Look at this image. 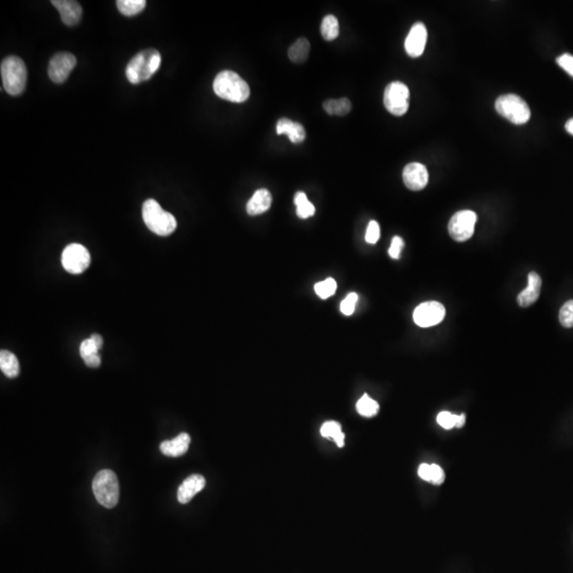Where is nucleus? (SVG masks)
<instances>
[{
    "label": "nucleus",
    "mask_w": 573,
    "mask_h": 573,
    "mask_svg": "<svg viewBox=\"0 0 573 573\" xmlns=\"http://www.w3.org/2000/svg\"><path fill=\"white\" fill-rule=\"evenodd\" d=\"M214 91L218 97L228 101L242 103L250 97V87L238 75L230 70L218 73L214 81Z\"/></svg>",
    "instance_id": "obj_1"
},
{
    "label": "nucleus",
    "mask_w": 573,
    "mask_h": 573,
    "mask_svg": "<svg viewBox=\"0 0 573 573\" xmlns=\"http://www.w3.org/2000/svg\"><path fill=\"white\" fill-rule=\"evenodd\" d=\"M162 57L156 49H147L136 54L126 68L128 82L140 84L151 79L160 68Z\"/></svg>",
    "instance_id": "obj_2"
},
{
    "label": "nucleus",
    "mask_w": 573,
    "mask_h": 573,
    "mask_svg": "<svg viewBox=\"0 0 573 573\" xmlns=\"http://www.w3.org/2000/svg\"><path fill=\"white\" fill-rule=\"evenodd\" d=\"M142 219L151 232L162 237L171 235L177 230L174 216L164 211L160 203L153 199L147 200L142 205Z\"/></svg>",
    "instance_id": "obj_3"
},
{
    "label": "nucleus",
    "mask_w": 573,
    "mask_h": 573,
    "mask_svg": "<svg viewBox=\"0 0 573 573\" xmlns=\"http://www.w3.org/2000/svg\"><path fill=\"white\" fill-rule=\"evenodd\" d=\"M5 91L9 95L18 96L24 91L27 84V67L24 61L16 56L6 58L0 67Z\"/></svg>",
    "instance_id": "obj_4"
},
{
    "label": "nucleus",
    "mask_w": 573,
    "mask_h": 573,
    "mask_svg": "<svg viewBox=\"0 0 573 573\" xmlns=\"http://www.w3.org/2000/svg\"><path fill=\"white\" fill-rule=\"evenodd\" d=\"M93 491L102 507L107 509L116 507L119 500V484L115 472L109 470L98 472L93 481Z\"/></svg>",
    "instance_id": "obj_5"
},
{
    "label": "nucleus",
    "mask_w": 573,
    "mask_h": 573,
    "mask_svg": "<svg viewBox=\"0 0 573 573\" xmlns=\"http://www.w3.org/2000/svg\"><path fill=\"white\" fill-rule=\"evenodd\" d=\"M497 113L514 124H525L531 118L527 102L519 96L507 94L500 96L495 103Z\"/></svg>",
    "instance_id": "obj_6"
},
{
    "label": "nucleus",
    "mask_w": 573,
    "mask_h": 573,
    "mask_svg": "<svg viewBox=\"0 0 573 573\" xmlns=\"http://www.w3.org/2000/svg\"><path fill=\"white\" fill-rule=\"evenodd\" d=\"M410 91L407 85L395 81L389 83L385 91L383 103L385 109L394 116H403L409 110Z\"/></svg>",
    "instance_id": "obj_7"
},
{
    "label": "nucleus",
    "mask_w": 573,
    "mask_h": 573,
    "mask_svg": "<svg viewBox=\"0 0 573 573\" xmlns=\"http://www.w3.org/2000/svg\"><path fill=\"white\" fill-rule=\"evenodd\" d=\"M91 265V254L82 244H71L62 253V266L70 274H81Z\"/></svg>",
    "instance_id": "obj_8"
},
{
    "label": "nucleus",
    "mask_w": 573,
    "mask_h": 573,
    "mask_svg": "<svg viewBox=\"0 0 573 573\" xmlns=\"http://www.w3.org/2000/svg\"><path fill=\"white\" fill-rule=\"evenodd\" d=\"M477 215L472 211H461L454 214L448 224V232L452 239L464 242L474 235Z\"/></svg>",
    "instance_id": "obj_9"
},
{
    "label": "nucleus",
    "mask_w": 573,
    "mask_h": 573,
    "mask_svg": "<svg viewBox=\"0 0 573 573\" xmlns=\"http://www.w3.org/2000/svg\"><path fill=\"white\" fill-rule=\"evenodd\" d=\"M446 315L445 307L438 302H426L414 310L413 319L416 325L427 328L438 325Z\"/></svg>",
    "instance_id": "obj_10"
},
{
    "label": "nucleus",
    "mask_w": 573,
    "mask_h": 573,
    "mask_svg": "<svg viewBox=\"0 0 573 573\" xmlns=\"http://www.w3.org/2000/svg\"><path fill=\"white\" fill-rule=\"evenodd\" d=\"M77 65V59L69 52H60L51 58L49 62L48 75L52 82L64 83Z\"/></svg>",
    "instance_id": "obj_11"
},
{
    "label": "nucleus",
    "mask_w": 573,
    "mask_h": 573,
    "mask_svg": "<svg viewBox=\"0 0 573 573\" xmlns=\"http://www.w3.org/2000/svg\"><path fill=\"white\" fill-rule=\"evenodd\" d=\"M427 38L428 32L425 24L423 22L414 24L405 40V49L408 56L411 58L421 57L425 51Z\"/></svg>",
    "instance_id": "obj_12"
},
{
    "label": "nucleus",
    "mask_w": 573,
    "mask_h": 573,
    "mask_svg": "<svg viewBox=\"0 0 573 573\" xmlns=\"http://www.w3.org/2000/svg\"><path fill=\"white\" fill-rule=\"evenodd\" d=\"M403 179L410 191H419L427 186L429 173L424 165L411 163L403 169Z\"/></svg>",
    "instance_id": "obj_13"
},
{
    "label": "nucleus",
    "mask_w": 573,
    "mask_h": 573,
    "mask_svg": "<svg viewBox=\"0 0 573 573\" xmlns=\"http://www.w3.org/2000/svg\"><path fill=\"white\" fill-rule=\"evenodd\" d=\"M51 3L54 6L60 13L62 22L66 26L73 27L79 24L82 17V7L75 0H52Z\"/></svg>",
    "instance_id": "obj_14"
},
{
    "label": "nucleus",
    "mask_w": 573,
    "mask_h": 573,
    "mask_svg": "<svg viewBox=\"0 0 573 573\" xmlns=\"http://www.w3.org/2000/svg\"><path fill=\"white\" fill-rule=\"evenodd\" d=\"M205 478L201 475H191L184 480L177 491V500L179 503L186 505L193 500V497L205 487Z\"/></svg>",
    "instance_id": "obj_15"
},
{
    "label": "nucleus",
    "mask_w": 573,
    "mask_h": 573,
    "mask_svg": "<svg viewBox=\"0 0 573 573\" xmlns=\"http://www.w3.org/2000/svg\"><path fill=\"white\" fill-rule=\"evenodd\" d=\"M191 436L183 432L173 440H164L161 444L160 449L165 456H171V458H179V456L186 454L189 445H191Z\"/></svg>",
    "instance_id": "obj_16"
},
{
    "label": "nucleus",
    "mask_w": 573,
    "mask_h": 573,
    "mask_svg": "<svg viewBox=\"0 0 573 573\" xmlns=\"http://www.w3.org/2000/svg\"><path fill=\"white\" fill-rule=\"evenodd\" d=\"M277 135H287L293 144H301L305 140L306 132L304 126L299 122L292 121L288 118H281L276 124Z\"/></svg>",
    "instance_id": "obj_17"
},
{
    "label": "nucleus",
    "mask_w": 573,
    "mask_h": 573,
    "mask_svg": "<svg viewBox=\"0 0 573 573\" xmlns=\"http://www.w3.org/2000/svg\"><path fill=\"white\" fill-rule=\"evenodd\" d=\"M540 290H542V278L537 273H530L529 278H528V287L518 295V304L521 307H529V306L533 305L539 297Z\"/></svg>",
    "instance_id": "obj_18"
},
{
    "label": "nucleus",
    "mask_w": 573,
    "mask_h": 573,
    "mask_svg": "<svg viewBox=\"0 0 573 573\" xmlns=\"http://www.w3.org/2000/svg\"><path fill=\"white\" fill-rule=\"evenodd\" d=\"M272 195L267 189H259L246 204V211L250 216L262 215L270 209Z\"/></svg>",
    "instance_id": "obj_19"
},
{
    "label": "nucleus",
    "mask_w": 573,
    "mask_h": 573,
    "mask_svg": "<svg viewBox=\"0 0 573 573\" xmlns=\"http://www.w3.org/2000/svg\"><path fill=\"white\" fill-rule=\"evenodd\" d=\"M0 369L9 378H16L20 375V362L13 352L9 350L0 352Z\"/></svg>",
    "instance_id": "obj_20"
},
{
    "label": "nucleus",
    "mask_w": 573,
    "mask_h": 573,
    "mask_svg": "<svg viewBox=\"0 0 573 573\" xmlns=\"http://www.w3.org/2000/svg\"><path fill=\"white\" fill-rule=\"evenodd\" d=\"M310 44L307 38H301L289 48V59L293 63H304L309 57Z\"/></svg>",
    "instance_id": "obj_21"
},
{
    "label": "nucleus",
    "mask_w": 573,
    "mask_h": 573,
    "mask_svg": "<svg viewBox=\"0 0 573 573\" xmlns=\"http://www.w3.org/2000/svg\"><path fill=\"white\" fill-rule=\"evenodd\" d=\"M323 107L329 115L345 116L352 110V103L348 98L329 99L324 102Z\"/></svg>",
    "instance_id": "obj_22"
},
{
    "label": "nucleus",
    "mask_w": 573,
    "mask_h": 573,
    "mask_svg": "<svg viewBox=\"0 0 573 573\" xmlns=\"http://www.w3.org/2000/svg\"><path fill=\"white\" fill-rule=\"evenodd\" d=\"M321 436L334 440L338 447H343L345 436L342 432V427L338 422L330 421L323 424L321 428Z\"/></svg>",
    "instance_id": "obj_23"
},
{
    "label": "nucleus",
    "mask_w": 573,
    "mask_h": 573,
    "mask_svg": "<svg viewBox=\"0 0 573 573\" xmlns=\"http://www.w3.org/2000/svg\"><path fill=\"white\" fill-rule=\"evenodd\" d=\"M295 204L297 206V215L301 219H307L312 217L315 214V207L313 204L310 203L306 193H297L295 197Z\"/></svg>",
    "instance_id": "obj_24"
},
{
    "label": "nucleus",
    "mask_w": 573,
    "mask_h": 573,
    "mask_svg": "<svg viewBox=\"0 0 573 573\" xmlns=\"http://www.w3.org/2000/svg\"><path fill=\"white\" fill-rule=\"evenodd\" d=\"M118 10L124 16H134L144 11L147 3L144 0H118Z\"/></svg>",
    "instance_id": "obj_25"
},
{
    "label": "nucleus",
    "mask_w": 573,
    "mask_h": 573,
    "mask_svg": "<svg viewBox=\"0 0 573 573\" xmlns=\"http://www.w3.org/2000/svg\"><path fill=\"white\" fill-rule=\"evenodd\" d=\"M357 411L364 417H373L379 412V403L371 399L368 394L363 395L357 403Z\"/></svg>",
    "instance_id": "obj_26"
},
{
    "label": "nucleus",
    "mask_w": 573,
    "mask_h": 573,
    "mask_svg": "<svg viewBox=\"0 0 573 573\" xmlns=\"http://www.w3.org/2000/svg\"><path fill=\"white\" fill-rule=\"evenodd\" d=\"M338 22L336 16L327 15L324 17L323 22L321 24V34L325 40H334V38H338Z\"/></svg>",
    "instance_id": "obj_27"
},
{
    "label": "nucleus",
    "mask_w": 573,
    "mask_h": 573,
    "mask_svg": "<svg viewBox=\"0 0 573 573\" xmlns=\"http://www.w3.org/2000/svg\"><path fill=\"white\" fill-rule=\"evenodd\" d=\"M336 287L338 285H336V281L334 278H327L321 281V283H315V290L321 299H326L334 295Z\"/></svg>",
    "instance_id": "obj_28"
},
{
    "label": "nucleus",
    "mask_w": 573,
    "mask_h": 573,
    "mask_svg": "<svg viewBox=\"0 0 573 573\" xmlns=\"http://www.w3.org/2000/svg\"><path fill=\"white\" fill-rule=\"evenodd\" d=\"M558 318H560V324H562L564 327H573V299L572 301L566 302V303L563 305V307L560 308Z\"/></svg>",
    "instance_id": "obj_29"
},
{
    "label": "nucleus",
    "mask_w": 573,
    "mask_h": 573,
    "mask_svg": "<svg viewBox=\"0 0 573 573\" xmlns=\"http://www.w3.org/2000/svg\"><path fill=\"white\" fill-rule=\"evenodd\" d=\"M436 421H438V425L444 429H452V428L456 427L458 415L450 413V412L442 411L438 414Z\"/></svg>",
    "instance_id": "obj_30"
},
{
    "label": "nucleus",
    "mask_w": 573,
    "mask_h": 573,
    "mask_svg": "<svg viewBox=\"0 0 573 573\" xmlns=\"http://www.w3.org/2000/svg\"><path fill=\"white\" fill-rule=\"evenodd\" d=\"M357 302H358V295L356 293H350L340 306L342 313L345 315H352L356 309Z\"/></svg>",
    "instance_id": "obj_31"
},
{
    "label": "nucleus",
    "mask_w": 573,
    "mask_h": 573,
    "mask_svg": "<svg viewBox=\"0 0 573 573\" xmlns=\"http://www.w3.org/2000/svg\"><path fill=\"white\" fill-rule=\"evenodd\" d=\"M380 238V226L378 222L371 221L366 230V240L368 244H375Z\"/></svg>",
    "instance_id": "obj_32"
},
{
    "label": "nucleus",
    "mask_w": 573,
    "mask_h": 573,
    "mask_svg": "<svg viewBox=\"0 0 573 573\" xmlns=\"http://www.w3.org/2000/svg\"><path fill=\"white\" fill-rule=\"evenodd\" d=\"M99 350L100 348H98L97 344L94 342L93 338H89L81 343L80 355L82 359H84L87 358V357L91 356V355L98 354Z\"/></svg>",
    "instance_id": "obj_33"
},
{
    "label": "nucleus",
    "mask_w": 573,
    "mask_h": 573,
    "mask_svg": "<svg viewBox=\"0 0 573 573\" xmlns=\"http://www.w3.org/2000/svg\"><path fill=\"white\" fill-rule=\"evenodd\" d=\"M403 246H405V242H403V238L399 237V236H395L389 248V256L392 257L393 259H399Z\"/></svg>",
    "instance_id": "obj_34"
},
{
    "label": "nucleus",
    "mask_w": 573,
    "mask_h": 573,
    "mask_svg": "<svg viewBox=\"0 0 573 573\" xmlns=\"http://www.w3.org/2000/svg\"><path fill=\"white\" fill-rule=\"evenodd\" d=\"M556 62L568 75L573 77V57L571 54H565L558 57L556 59Z\"/></svg>",
    "instance_id": "obj_35"
},
{
    "label": "nucleus",
    "mask_w": 573,
    "mask_h": 573,
    "mask_svg": "<svg viewBox=\"0 0 573 573\" xmlns=\"http://www.w3.org/2000/svg\"><path fill=\"white\" fill-rule=\"evenodd\" d=\"M432 480L431 483L436 485L442 484L445 480V472L442 470V467L436 464H432Z\"/></svg>",
    "instance_id": "obj_36"
},
{
    "label": "nucleus",
    "mask_w": 573,
    "mask_h": 573,
    "mask_svg": "<svg viewBox=\"0 0 573 573\" xmlns=\"http://www.w3.org/2000/svg\"><path fill=\"white\" fill-rule=\"evenodd\" d=\"M419 476L421 477L423 480L428 481V482H431L432 480V467L431 465L429 464H422L421 466L419 467Z\"/></svg>",
    "instance_id": "obj_37"
},
{
    "label": "nucleus",
    "mask_w": 573,
    "mask_h": 573,
    "mask_svg": "<svg viewBox=\"0 0 573 573\" xmlns=\"http://www.w3.org/2000/svg\"><path fill=\"white\" fill-rule=\"evenodd\" d=\"M83 360H84L85 364L89 366V368H99L100 364H101V357H100L99 352L87 357V358L83 359Z\"/></svg>",
    "instance_id": "obj_38"
},
{
    "label": "nucleus",
    "mask_w": 573,
    "mask_h": 573,
    "mask_svg": "<svg viewBox=\"0 0 573 573\" xmlns=\"http://www.w3.org/2000/svg\"><path fill=\"white\" fill-rule=\"evenodd\" d=\"M91 338H93L94 342L97 344L98 348H102V345H103V338H102V336H100V334H93Z\"/></svg>",
    "instance_id": "obj_39"
},
{
    "label": "nucleus",
    "mask_w": 573,
    "mask_h": 573,
    "mask_svg": "<svg viewBox=\"0 0 573 573\" xmlns=\"http://www.w3.org/2000/svg\"><path fill=\"white\" fill-rule=\"evenodd\" d=\"M465 424V414H461V415H458V421H456V427L462 428Z\"/></svg>",
    "instance_id": "obj_40"
},
{
    "label": "nucleus",
    "mask_w": 573,
    "mask_h": 573,
    "mask_svg": "<svg viewBox=\"0 0 573 573\" xmlns=\"http://www.w3.org/2000/svg\"><path fill=\"white\" fill-rule=\"evenodd\" d=\"M566 130L569 134L573 135V118L572 119L568 120L566 124Z\"/></svg>",
    "instance_id": "obj_41"
}]
</instances>
